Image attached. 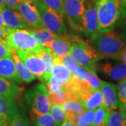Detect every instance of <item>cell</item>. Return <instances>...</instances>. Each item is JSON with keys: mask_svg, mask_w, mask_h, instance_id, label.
Listing matches in <instances>:
<instances>
[{"mask_svg": "<svg viewBox=\"0 0 126 126\" xmlns=\"http://www.w3.org/2000/svg\"><path fill=\"white\" fill-rule=\"evenodd\" d=\"M94 48L104 58L115 60L126 45V34L115 29L105 33H98L92 39Z\"/></svg>", "mask_w": 126, "mask_h": 126, "instance_id": "6da1fadb", "label": "cell"}, {"mask_svg": "<svg viewBox=\"0 0 126 126\" xmlns=\"http://www.w3.org/2000/svg\"><path fill=\"white\" fill-rule=\"evenodd\" d=\"M98 32L105 33L115 29L122 18L118 0H97Z\"/></svg>", "mask_w": 126, "mask_h": 126, "instance_id": "7a4b0ae2", "label": "cell"}, {"mask_svg": "<svg viewBox=\"0 0 126 126\" xmlns=\"http://www.w3.org/2000/svg\"><path fill=\"white\" fill-rule=\"evenodd\" d=\"M71 42L70 54L79 65L86 69L95 68L96 63L102 60L103 57L82 39L77 36H68Z\"/></svg>", "mask_w": 126, "mask_h": 126, "instance_id": "3957f363", "label": "cell"}, {"mask_svg": "<svg viewBox=\"0 0 126 126\" xmlns=\"http://www.w3.org/2000/svg\"><path fill=\"white\" fill-rule=\"evenodd\" d=\"M32 121L50 112V104L48 99V91L44 83H41L32 86L25 93Z\"/></svg>", "mask_w": 126, "mask_h": 126, "instance_id": "277c9868", "label": "cell"}, {"mask_svg": "<svg viewBox=\"0 0 126 126\" xmlns=\"http://www.w3.org/2000/svg\"><path fill=\"white\" fill-rule=\"evenodd\" d=\"M6 43L15 50H22L36 55L42 46L39 45L27 29H11L6 37Z\"/></svg>", "mask_w": 126, "mask_h": 126, "instance_id": "5b68a950", "label": "cell"}, {"mask_svg": "<svg viewBox=\"0 0 126 126\" xmlns=\"http://www.w3.org/2000/svg\"><path fill=\"white\" fill-rule=\"evenodd\" d=\"M34 3L44 27L55 35H65L67 32V28L63 15L47 7L41 0H37Z\"/></svg>", "mask_w": 126, "mask_h": 126, "instance_id": "8992f818", "label": "cell"}, {"mask_svg": "<svg viewBox=\"0 0 126 126\" xmlns=\"http://www.w3.org/2000/svg\"><path fill=\"white\" fill-rule=\"evenodd\" d=\"M96 2L97 0H85V10L81 20V32L90 39L99 33Z\"/></svg>", "mask_w": 126, "mask_h": 126, "instance_id": "52a82bcc", "label": "cell"}, {"mask_svg": "<svg viewBox=\"0 0 126 126\" xmlns=\"http://www.w3.org/2000/svg\"><path fill=\"white\" fill-rule=\"evenodd\" d=\"M64 16L70 27L81 32L82 17L85 10V0H63Z\"/></svg>", "mask_w": 126, "mask_h": 126, "instance_id": "ba28073f", "label": "cell"}, {"mask_svg": "<svg viewBox=\"0 0 126 126\" xmlns=\"http://www.w3.org/2000/svg\"><path fill=\"white\" fill-rule=\"evenodd\" d=\"M16 10L29 26L34 28L44 27L39 12L34 2L20 0Z\"/></svg>", "mask_w": 126, "mask_h": 126, "instance_id": "9c48e42d", "label": "cell"}, {"mask_svg": "<svg viewBox=\"0 0 126 126\" xmlns=\"http://www.w3.org/2000/svg\"><path fill=\"white\" fill-rule=\"evenodd\" d=\"M95 66L96 70L113 81L120 82L126 79V64L120 61H99Z\"/></svg>", "mask_w": 126, "mask_h": 126, "instance_id": "30bf717a", "label": "cell"}, {"mask_svg": "<svg viewBox=\"0 0 126 126\" xmlns=\"http://www.w3.org/2000/svg\"><path fill=\"white\" fill-rule=\"evenodd\" d=\"M16 52L18 57L22 60L29 71L36 78L41 81H42L46 71L45 63L39 56L32 53L22 50H17Z\"/></svg>", "mask_w": 126, "mask_h": 126, "instance_id": "8fae6325", "label": "cell"}, {"mask_svg": "<svg viewBox=\"0 0 126 126\" xmlns=\"http://www.w3.org/2000/svg\"><path fill=\"white\" fill-rule=\"evenodd\" d=\"M19 111L14 98L0 95V126H10Z\"/></svg>", "mask_w": 126, "mask_h": 126, "instance_id": "7c38bea8", "label": "cell"}, {"mask_svg": "<svg viewBox=\"0 0 126 126\" xmlns=\"http://www.w3.org/2000/svg\"><path fill=\"white\" fill-rule=\"evenodd\" d=\"M99 90L102 95L103 106L105 108L109 111L118 109L116 85L101 80Z\"/></svg>", "mask_w": 126, "mask_h": 126, "instance_id": "4fadbf2b", "label": "cell"}, {"mask_svg": "<svg viewBox=\"0 0 126 126\" xmlns=\"http://www.w3.org/2000/svg\"><path fill=\"white\" fill-rule=\"evenodd\" d=\"M46 47L50 50L54 58L60 60L65 55L70 54L71 42L69 36L66 34L63 36L56 35Z\"/></svg>", "mask_w": 126, "mask_h": 126, "instance_id": "5bb4252c", "label": "cell"}, {"mask_svg": "<svg viewBox=\"0 0 126 126\" xmlns=\"http://www.w3.org/2000/svg\"><path fill=\"white\" fill-rule=\"evenodd\" d=\"M1 12L3 17L6 27L11 29H27L28 30L30 26H29L25 22L20 14L17 10L11 9L4 6L1 8Z\"/></svg>", "mask_w": 126, "mask_h": 126, "instance_id": "9a60e30c", "label": "cell"}, {"mask_svg": "<svg viewBox=\"0 0 126 126\" xmlns=\"http://www.w3.org/2000/svg\"><path fill=\"white\" fill-rule=\"evenodd\" d=\"M0 77L20 85L22 81L18 77L14 60L11 57L0 59Z\"/></svg>", "mask_w": 126, "mask_h": 126, "instance_id": "2e32d148", "label": "cell"}, {"mask_svg": "<svg viewBox=\"0 0 126 126\" xmlns=\"http://www.w3.org/2000/svg\"><path fill=\"white\" fill-rule=\"evenodd\" d=\"M11 56L14 60L18 77H20L21 81L25 83H30L34 81L35 79H36V77L29 71V69L25 66V64L22 61V60L18 57L17 52L13 48H11Z\"/></svg>", "mask_w": 126, "mask_h": 126, "instance_id": "e0dca14e", "label": "cell"}, {"mask_svg": "<svg viewBox=\"0 0 126 126\" xmlns=\"http://www.w3.org/2000/svg\"><path fill=\"white\" fill-rule=\"evenodd\" d=\"M79 103L84 109H96L103 106V98L99 89L92 88Z\"/></svg>", "mask_w": 126, "mask_h": 126, "instance_id": "ac0fdd59", "label": "cell"}, {"mask_svg": "<svg viewBox=\"0 0 126 126\" xmlns=\"http://www.w3.org/2000/svg\"><path fill=\"white\" fill-rule=\"evenodd\" d=\"M52 76L62 82L63 84L67 83L72 77V73L69 69L63 63H60L59 59L57 58H54V65L52 69Z\"/></svg>", "mask_w": 126, "mask_h": 126, "instance_id": "d6986e66", "label": "cell"}, {"mask_svg": "<svg viewBox=\"0 0 126 126\" xmlns=\"http://www.w3.org/2000/svg\"><path fill=\"white\" fill-rule=\"evenodd\" d=\"M28 31L31 33V34L35 39L36 42L39 45L43 46H46L56 36L45 27L44 28L30 27L28 29Z\"/></svg>", "mask_w": 126, "mask_h": 126, "instance_id": "ffe728a7", "label": "cell"}, {"mask_svg": "<svg viewBox=\"0 0 126 126\" xmlns=\"http://www.w3.org/2000/svg\"><path fill=\"white\" fill-rule=\"evenodd\" d=\"M23 92V88L11 81L0 77V95H4L16 98L20 96Z\"/></svg>", "mask_w": 126, "mask_h": 126, "instance_id": "44dd1931", "label": "cell"}, {"mask_svg": "<svg viewBox=\"0 0 126 126\" xmlns=\"http://www.w3.org/2000/svg\"><path fill=\"white\" fill-rule=\"evenodd\" d=\"M107 126H126V111L116 109L110 111Z\"/></svg>", "mask_w": 126, "mask_h": 126, "instance_id": "7402d4cb", "label": "cell"}, {"mask_svg": "<svg viewBox=\"0 0 126 126\" xmlns=\"http://www.w3.org/2000/svg\"><path fill=\"white\" fill-rule=\"evenodd\" d=\"M110 111L104 106H100L96 109L94 121L91 126H107Z\"/></svg>", "mask_w": 126, "mask_h": 126, "instance_id": "603a6c76", "label": "cell"}, {"mask_svg": "<svg viewBox=\"0 0 126 126\" xmlns=\"http://www.w3.org/2000/svg\"><path fill=\"white\" fill-rule=\"evenodd\" d=\"M118 109L126 110V79L122 80L117 85Z\"/></svg>", "mask_w": 126, "mask_h": 126, "instance_id": "cb8c5ba5", "label": "cell"}, {"mask_svg": "<svg viewBox=\"0 0 126 126\" xmlns=\"http://www.w3.org/2000/svg\"><path fill=\"white\" fill-rule=\"evenodd\" d=\"M50 114L59 126L66 119V113L62 105H50Z\"/></svg>", "mask_w": 126, "mask_h": 126, "instance_id": "d4e9b609", "label": "cell"}, {"mask_svg": "<svg viewBox=\"0 0 126 126\" xmlns=\"http://www.w3.org/2000/svg\"><path fill=\"white\" fill-rule=\"evenodd\" d=\"M48 99L50 105H63L67 101L68 98L63 89L55 93H48Z\"/></svg>", "mask_w": 126, "mask_h": 126, "instance_id": "484cf974", "label": "cell"}, {"mask_svg": "<svg viewBox=\"0 0 126 126\" xmlns=\"http://www.w3.org/2000/svg\"><path fill=\"white\" fill-rule=\"evenodd\" d=\"M33 126H60L55 122L50 113L41 115L34 121H32Z\"/></svg>", "mask_w": 126, "mask_h": 126, "instance_id": "4316f807", "label": "cell"}, {"mask_svg": "<svg viewBox=\"0 0 126 126\" xmlns=\"http://www.w3.org/2000/svg\"><path fill=\"white\" fill-rule=\"evenodd\" d=\"M87 70V74H86V81L89 83L90 87L93 89H99L100 86V79L97 77L96 74V69L95 68H91L88 69Z\"/></svg>", "mask_w": 126, "mask_h": 126, "instance_id": "83f0119b", "label": "cell"}, {"mask_svg": "<svg viewBox=\"0 0 126 126\" xmlns=\"http://www.w3.org/2000/svg\"><path fill=\"white\" fill-rule=\"evenodd\" d=\"M49 9L64 16L63 0H41Z\"/></svg>", "mask_w": 126, "mask_h": 126, "instance_id": "f1b7e54d", "label": "cell"}, {"mask_svg": "<svg viewBox=\"0 0 126 126\" xmlns=\"http://www.w3.org/2000/svg\"><path fill=\"white\" fill-rule=\"evenodd\" d=\"M63 107L65 112L67 111H71V112L79 113L83 111L84 109L83 106L79 102L74 101V100H67L63 104Z\"/></svg>", "mask_w": 126, "mask_h": 126, "instance_id": "f546056e", "label": "cell"}, {"mask_svg": "<svg viewBox=\"0 0 126 126\" xmlns=\"http://www.w3.org/2000/svg\"><path fill=\"white\" fill-rule=\"evenodd\" d=\"M46 86L48 93H55L64 89V84L53 76L50 77L48 81L46 84Z\"/></svg>", "mask_w": 126, "mask_h": 126, "instance_id": "4dcf8cb0", "label": "cell"}, {"mask_svg": "<svg viewBox=\"0 0 126 126\" xmlns=\"http://www.w3.org/2000/svg\"><path fill=\"white\" fill-rule=\"evenodd\" d=\"M10 126H30L29 121L24 111H19L16 115Z\"/></svg>", "mask_w": 126, "mask_h": 126, "instance_id": "1f68e13d", "label": "cell"}, {"mask_svg": "<svg viewBox=\"0 0 126 126\" xmlns=\"http://www.w3.org/2000/svg\"><path fill=\"white\" fill-rule=\"evenodd\" d=\"M60 63H63L64 65H65L69 69V70L71 72V73L74 72L77 67V66L79 65L78 63L75 61V60L74 59L71 54L65 55L64 57L60 59Z\"/></svg>", "mask_w": 126, "mask_h": 126, "instance_id": "d6a6232c", "label": "cell"}, {"mask_svg": "<svg viewBox=\"0 0 126 126\" xmlns=\"http://www.w3.org/2000/svg\"><path fill=\"white\" fill-rule=\"evenodd\" d=\"M95 109H84L83 111V120L88 126H91L94 121Z\"/></svg>", "mask_w": 126, "mask_h": 126, "instance_id": "836d02e7", "label": "cell"}, {"mask_svg": "<svg viewBox=\"0 0 126 126\" xmlns=\"http://www.w3.org/2000/svg\"><path fill=\"white\" fill-rule=\"evenodd\" d=\"M11 48L8 45L6 41L0 40V59L11 57Z\"/></svg>", "mask_w": 126, "mask_h": 126, "instance_id": "e575fe53", "label": "cell"}, {"mask_svg": "<svg viewBox=\"0 0 126 126\" xmlns=\"http://www.w3.org/2000/svg\"><path fill=\"white\" fill-rule=\"evenodd\" d=\"M20 1V0H4V6L9 9L16 10Z\"/></svg>", "mask_w": 126, "mask_h": 126, "instance_id": "d590c367", "label": "cell"}, {"mask_svg": "<svg viewBox=\"0 0 126 126\" xmlns=\"http://www.w3.org/2000/svg\"><path fill=\"white\" fill-rule=\"evenodd\" d=\"M115 60H118V61H120V62L126 64V45L121 51V53L118 55V56Z\"/></svg>", "mask_w": 126, "mask_h": 126, "instance_id": "8d00e7d4", "label": "cell"}, {"mask_svg": "<svg viewBox=\"0 0 126 126\" xmlns=\"http://www.w3.org/2000/svg\"><path fill=\"white\" fill-rule=\"evenodd\" d=\"M11 29L9 28V27H6L5 30H0V40L6 41V37L11 31Z\"/></svg>", "mask_w": 126, "mask_h": 126, "instance_id": "74e56055", "label": "cell"}, {"mask_svg": "<svg viewBox=\"0 0 126 126\" xmlns=\"http://www.w3.org/2000/svg\"><path fill=\"white\" fill-rule=\"evenodd\" d=\"M121 7L122 18H126V0H118Z\"/></svg>", "mask_w": 126, "mask_h": 126, "instance_id": "f35d334b", "label": "cell"}, {"mask_svg": "<svg viewBox=\"0 0 126 126\" xmlns=\"http://www.w3.org/2000/svg\"><path fill=\"white\" fill-rule=\"evenodd\" d=\"M6 27H6V25H5L3 17L1 15V9H0V30H5Z\"/></svg>", "mask_w": 126, "mask_h": 126, "instance_id": "ab89813d", "label": "cell"}, {"mask_svg": "<svg viewBox=\"0 0 126 126\" xmlns=\"http://www.w3.org/2000/svg\"><path fill=\"white\" fill-rule=\"evenodd\" d=\"M60 126H74L73 124H72L71 122L69 121V120H67V118L65 119V121L63 122V123L60 125Z\"/></svg>", "mask_w": 126, "mask_h": 126, "instance_id": "60d3db41", "label": "cell"}, {"mask_svg": "<svg viewBox=\"0 0 126 126\" xmlns=\"http://www.w3.org/2000/svg\"><path fill=\"white\" fill-rule=\"evenodd\" d=\"M5 6H4V0H0V9Z\"/></svg>", "mask_w": 126, "mask_h": 126, "instance_id": "b9f144b4", "label": "cell"}, {"mask_svg": "<svg viewBox=\"0 0 126 126\" xmlns=\"http://www.w3.org/2000/svg\"><path fill=\"white\" fill-rule=\"evenodd\" d=\"M25 1H33V2H35L37 0H25Z\"/></svg>", "mask_w": 126, "mask_h": 126, "instance_id": "7bdbcfd3", "label": "cell"}, {"mask_svg": "<svg viewBox=\"0 0 126 126\" xmlns=\"http://www.w3.org/2000/svg\"></svg>", "mask_w": 126, "mask_h": 126, "instance_id": "ee69618b", "label": "cell"}]
</instances>
